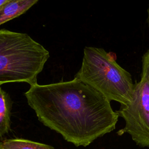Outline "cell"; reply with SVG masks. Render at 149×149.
I'll list each match as a JSON object with an SVG mask.
<instances>
[{"instance_id":"cell-1","label":"cell","mask_w":149,"mask_h":149,"mask_svg":"<svg viewBox=\"0 0 149 149\" xmlns=\"http://www.w3.org/2000/svg\"><path fill=\"white\" fill-rule=\"evenodd\" d=\"M29 105L45 126L76 146L86 147L115 129L119 115L111 101L73 79L30 86L24 93Z\"/></svg>"},{"instance_id":"cell-2","label":"cell","mask_w":149,"mask_h":149,"mask_svg":"<svg viewBox=\"0 0 149 149\" xmlns=\"http://www.w3.org/2000/svg\"><path fill=\"white\" fill-rule=\"evenodd\" d=\"M49 53L26 33L0 30V86L12 82L37 83Z\"/></svg>"},{"instance_id":"cell-3","label":"cell","mask_w":149,"mask_h":149,"mask_svg":"<svg viewBox=\"0 0 149 149\" xmlns=\"http://www.w3.org/2000/svg\"><path fill=\"white\" fill-rule=\"evenodd\" d=\"M74 79L120 105L132 100L134 83L131 74L102 48L85 47L80 68Z\"/></svg>"},{"instance_id":"cell-4","label":"cell","mask_w":149,"mask_h":149,"mask_svg":"<svg viewBox=\"0 0 149 149\" xmlns=\"http://www.w3.org/2000/svg\"><path fill=\"white\" fill-rule=\"evenodd\" d=\"M125 121V126L117 133L129 134L139 146L149 147V80L141 76L134 83L131 102L120 105L116 111Z\"/></svg>"},{"instance_id":"cell-5","label":"cell","mask_w":149,"mask_h":149,"mask_svg":"<svg viewBox=\"0 0 149 149\" xmlns=\"http://www.w3.org/2000/svg\"><path fill=\"white\" fill-rule=\"evenodd\" d=\"M38 0H8L0 7V25L24 13Z\"/></svg>"},{"instance_id":"cell-6","label":"cell","mask_w":149,"mask_h":149,"mask_svg":"<svg viewBox=\"0 0 149 149\" xmlns=\"http://www.w3.org/2000/svg\"><path fill=\"white\" fill-rule=\"evenodd\" d=\"M13 102L9 94L0 86V137L10 129V116Z\"/></svg>"},{"instance_id":"cell-7","label":"cell","mask_w":149,"mask_h":149,"mask_svg":"<svg viewBox=\"0 0 149 149\" xmlns=\"http://www.w3.org/2000/svg\"><path fill=\"white\" fill-rule=\"evenodd\" d=\"M1 149H55L52 146L22 139H8L0 142Z\"/></svg>"},{"instance_id":"cell-8","label":"cell","mask_w":149,"mask_h":149,"mask_svg":"<svg viewBox=\"0 0 149 149\" xmlns=\"http://www.w3.org/2000/svg\"><path fill=\"white\" fill-rule=\"evenodd\" d=\"M142 70L141 76L146 77L149 80V48L142 56Z\"/></svg>"},{"instance_id":"cell-9","label":"cell","mask_w":149,"mask_h":149,"mask_svg":"<svg viewBox=\"0 0 149 149\" xmlns=\"http://www.w3.org/2000/svg\"><path fill=\"white\" fill-rule=\"evenodd\" d=\"M147 22L148 24V26L149 27V3H148V7L147 9Z\"/></svg>"},{"instance_id":"cell-10","label":"cell","mask_w":149,"mask_h":149,"mask_svg":"<svg viewBox=\"0 0 149 149\" xmlns=\"http://www.w3.org/2000/svg\"><path fill=\"white\" fill-rule=\"evenodd\" d=\"M8 0H0V7L2 6L3 4L6 3Z\"/></svg>"},{"instance_id":"cell-11","label":"cell","mask_w":149,"mask_h":149,"mask_svg":"<svg viewBox=\"0 0 149 149\" xmlns=\"http://www.w3.org/2000/svg\"><path fill=\"white\" fill-rule=\"evenodd\" d=\"M0 149H1V148H0Z\"/></svg>"}]
</instances>
